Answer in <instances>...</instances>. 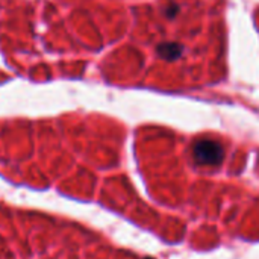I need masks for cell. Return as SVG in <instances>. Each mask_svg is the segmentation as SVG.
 Here are the masks:
<instances>
[{
  "label": "cell",
  "instance_id": "7a4b0ae2",
  "mask_svg": "<svg viewBox=\"0 0 259 259\" xmlns=\"http://www.w3.org/2000/svg\"><path fill=\"white\" fill-rule=\"evenodd\" d=\"M158 55L165 59V61H176L182 56L184 53V46L175 41H168V42H162L156 47Z\"/></svg>",
  "mask_w": 259,
  "mask_h": 259
},
{
  "label": "cell",
  "instance_id": "6da1fadb",
  "mask_svg": "<svg viewBox=\"0 0 259 259\" xmlns=\"http://www.w3.org/2000/svg\"><path fill=\"white\" fill-rule=\"evenodd\" d=\"M193 156L200 165H219L225 159V150L214 140H199L193 147Z\"/></svg>",
  "mask_w": 259,
  "mask_h": 259
},
{
  "label": "cell",
  "instance_id": "3957f363",
  "mask_svg": "<svg viewBox=\"0 0 259 259\" xmlns=\"http://www.w3.org/2000/svg\"><path fill=\"white\" fill-rule=\"evenodd\" d=\"M179 12V5L176 3H168L165 8H164V14L168 17V18H175Z\"/></svg>",
  "mask_w": 259,
  "mask_h": 259
}]
</instances>
